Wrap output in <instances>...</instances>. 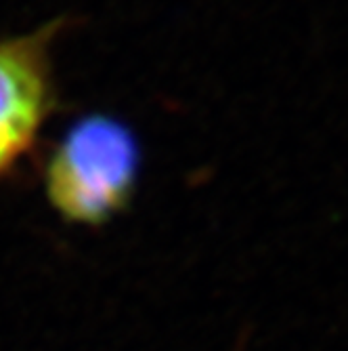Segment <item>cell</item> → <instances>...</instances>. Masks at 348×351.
Masks as SVG:
<instances>
[{"label":"cell","mask_w":348,"mask_h":351,"mask_svg":"<svg viewBox=\"0 0 348 351\" xmlns=\"http://www.w3.org/2000/svg\"><path fill=\"white\" fill-rule=\"evenodd\" d=\"M66 27L68 17H57L0 38V181L34 149L57 108L53 45Z\"/></svg>","instance_id":"obj_2"},{"label":"cell","mask_w":348,"mask_h":351,"mask_svg":"<svg viewBox=\"0 0 348 351\" xmlns=\"http://www.w3.org/2000/svg\"><path fill=\"white\" fill-rule=\"evenodd\" d=\"M141 149L118 118H80L51 149L44 194L53 210L72 226L101 228L129 208L139 183Z\"/></svg>","instance_id":"obj_1"}]
</instances>
